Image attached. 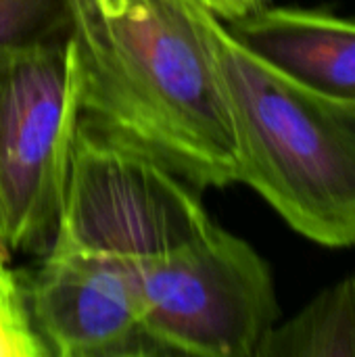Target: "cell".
<instances>
[{
	"label": "cell",
	"instance_id": "obj_5",
	"mask_svg": "<svg viewBox=\"0 0 355 357\" xmlns=\"http://www.w3.org/2000/svg\"><path fill=\"white\" fill-rule=\"evenodd\" d=\"M77 119L69 38L0 59V249L6 255L50 251Z\"/></svg>",
	"mask_w": 355,
	"mask_h": 357
},
{
	"label": "cell",
	"instance_id": "obj_11",
	"mask_svg": "<svg viewBox=\"0 0 355 357\" xmlns=\"http://www.w3.org/2000/svg\"><path fill=\"white\" fill-rule=\"evenodd\" d=\"M188 2H192L197 6H203L205 10L213 13L222 21H232V19L243 17V10H241L236 0H188Z\"/></svg>",
	"mask_w": 355,
	"mask_h": 357
},
{
	"label": "cell",
	"instance_id": "obj_12",
	"mask_svg": "<svg viewBox=\"0 0 355 357\" xmlns=\"http://www.w3.org/2000/svg\"><path fill=\"white\" fill-rule=\"evenodd\" d=\"M236 2H239V6H241L243 15L251 13V10H257V8H262V6H266V4H268V0H236Z\"/></svg>",
	"mask_w": 355,
	"mask_h": 357
},
{
	"label": "cell",
	"instance_id": "obj_3",
	"mask_svg": "<svg viewBox=\"0 0 355 357\" xmlns=\"http://www.w3.org/2000/svg\"><path fill=\"white\" fill-rule=\"evenodd\" d=\"M211 224L199 188L153 155L77 119L50 251L136 264L192 243Z\"/></svg>",
	"mask_w": 355,
	"mask_h": 357
},
{
	"label": "cell",
	"instance_id": "obj_1",
	"mask_svg": "<svg viewBox=\"0 0 355 357\" xmlns=\"http://www.w3.org/2000/svg\"><path fill=\"white\" fill-rule=\"evenodd\" d=\"M188 0H69L80 121L132 144L195 188L241 182L224 79Z\"/></svg>",
	"mask_w": 355,
	"mask_h": 357
},
{
	"label": "cell",
	"instance_id": "obj_9",
	"mask_svg": "<svg viewBox=\"0 0 355 357\" xmlns=\"http://www.w3.org/2000/svg\"><path fill=\"white\" fill-rule=\"evenodd\" d=\"M69 38V0H0V59Z\"/></svg>",
	"mask_w": 355,
	"mask_h": 357
},
{
	"label": "cell",
	"instance_id": "obj_4",
	"mask_svg": "<svg viewBox=\"0 0 355 357\" xmlns=\"http://www.w3.org/2000/svg\"><path fill=\"white\" fill-rule=\"evenodd\" d=\"M126 264L144 328L163 356L257 357L276 326L268 264L216 222L172 253Z\"/></svg>",
	"mask_w": 355,
	"mask_h": 357
},
{
	"label": "cell",
	"instance_id": "obj_2",
	"mask_svg": "<svg viewBox=\"0 0 355 357\" xmlns=\"http://www.w3.org/2000/svg\"><path fill=\"white\" fill-rule=\"evenodd\" d=\"M234 121L241 182L324 247L355 245V113L305 92L201 8Z\"/></svg>",
	"mask_w": 355,
	"mask_h": 357
},
{
	"label": "cell",
	"instance_id": "obj_8",
	"mask_svg": "<svg viewBox=\"0 0 355 357\" xmlns=\"http://www.w3.org/2000/svg\"><path fill=\"white\" fill-rule=\"evenodd\" d=\"M257 357H355V276L339 280L289 322L276 324Z\"/></svg>",
	"mask_w": 355,
	"mask_h": 357
},
{
	"label": "cell",
	"instance_id": "obj_7",
	"mask_svg": "<svg viewBox=\"0 0 355 357\" xmlns=\"http://www.w3.org/2000/svg\"><path fill=\"white\" fill-rule=\"evenodd\" d=\"M224 25L262 63L320 100L355 113V21L266 4Z\"/></svg>",
	"mask_w": 355,
	"mask_h": 357
},
{
	"label": "cell",
	"instance_id": "obj_10",
	"mask_svg": "<svg viewBox=\"0 0 355 357\" xmlns=\"http://www.w3.org/2000/svg\"><path fill=\"white\" fill-rule=\"evenodd\" d=\"M0 357H48L33 328L23 274L13 270L10 255L0 249Z\"/></svg>",
	"mask_w": 355,
	"mask_h": 357
},
{
	"label": "cell",
	"instance_id": "obj_6",
	"mask_svg": "<svg viewBox=\"0 0 355 357\" xmlns=\"http://www.w3.org/2000/svg\"><path fill=\"white\" fill-rule=\"evenodd\" d=\"M29 316L48 357L163 356L144 328L130 266L94 253L40 257L23 276Z\"/></svg>",
	"mask_w": 355,
	"mask_h": 357
}]
</instances>
